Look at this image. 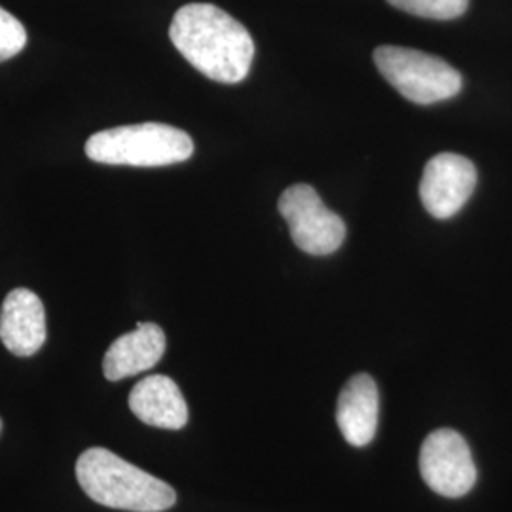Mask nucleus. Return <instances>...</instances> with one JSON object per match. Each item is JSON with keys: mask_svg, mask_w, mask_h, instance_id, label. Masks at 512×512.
Returning a JSON list of instances; mask_svg holds the SVG:
<instances>
[{"mask_svg": "<svg viewBox=\"0 0 512 512\" xmlns=\"http://www.w3.org/2000/svg\"><path fill=\"white\" fill-rule=\"evenodd\" d=\"M169 38L184 59L222 84L247 78L255 59L249 31L215 4H186L173 16Z\"/></svg>", "mask_w": 512, "mask_h": 512, "instance_id": "f257e3e1", "label": "nucleus"}, {"mask_svg": "<svg viewBox=\"0 0 512 512\" xmlns=\"http://www.w3.org/2000/svg\"><path fill=\"white\" fill-rule=\"evenodd\" d=\"M76 478L92 501L118 511L164 512L177 503V494L167 482L107 448L82 452L76 461Z\"/></svg>", "mask_w": 512, "mask_h": 512, "instance_id": "f03ea898", "label": "nucleus"}, {"mask_svg": "<svg viewBox=\"0 0 512 512\" xmlns=\"http://www.w3.org/2000/svg\"><path fill=\"white\" fill-rule=\"evenodd\" d=\"M86 154L97 164L164 167L186 162L194 154V141L183 129L147 122L95 133Z\"/></svg>", "mask_w": 512, "mask_h": 512, "instance_id": "7ed1b4c3", "label": "nucleus"}, {"mask_svg": "<svg viewBox=\"0 0 512 512\" xmlns=\"http://www.w3.org/2000/svg\"><path fill=\"white\" fill-rule=\"evenodd\" d=\"M374 63L385 80L416 105H435L461 92V74L437 55L401 46H380Z\"/></svg>", "mask_w": 512, "mask_h": 512, "instance_id": "20e7f679", "label": "nucleus"}, {"mask_svg": "<svg viewBox=\"0 0 512 512\" xmlns=\"http://www.w3.org/2000/svg\"><path fill=\"white\" fill-rule=\"evenodd\" d=\"M291 230L294 245L313 256L336 253L346 239V224L325 207L317 190L310 184L289 186L277 205Z\"/></svg>", "mask_w": 512, "mask_h": 512, "instance_id": "39448f33", "label": "nucleus"}, {"mask_svg": "<svg viewBox=\"0 0 512 512\" xmlns=\"http://www.w3.org/2000/svg\"><path fill=\"white\" fill-rule=\"evenodd\" d=\"M423 482L442 497L458 499L476 484V465L467 440L454 429H437L427 435L420 450Z\"/></svg>", "mask_w": 512, "mask_h": 512, "instance_id": "423d86ee", "label": "nucleus"}, {"mask_svg": "<svg viewBox=\"0 0 512 512\" xmlns=\"http://www.w3.org/2000/svg\"><path fill=\"white\" fill-rule=\"evenodd\" d=\"M475 186L476 167L473 162L459 154L442 152L433 156L423 169L421 203L431 217L450 219L469 202Z\"/></svg>", "mask_w": 512, "mask_h": 512, "instance_id": "0eeeda50", "label": "nucleus"}, {"mask_svg": "<svg viewBox=\"0 0 512 512\" xmlns=\"http://www.w3.org/2000/svg\"><path fill=\"white\" fill-rule=\"evenodd\" d=\"M0 340L18 357H31L46 342V310L29 289H14L0 311Z\"/></svg>", "mask_w": 512, "mask_h": 512, "instance_id": "6e6552de", "label": "nucleus"}, {"mask_svg": "<svg viewBox=\"0 0 512 512\" xmlns=\"http://www.w3.org/2000/svg\"><path fill=\"white\" fill-rule=\"evenodd\" d=\"M167 340L156 323H139L135 330L116 338L105 353L103 372L109 382L147 372L164 357Z\"/></svg>", "mask_w": 512, "mask_h": 512, "instance_id": "1a4fd4ad", "label": "nucleus"}, {"mask_svg": "<svg viewBox=\"0 0 512 512\" xmlns=\"http://www.w3.org/2000/svg\"><path fill=\"white\" fill-rule=\"evenodd\" d=\"M380 420V391L378 385L368 374H355L344 385L338 406H336V423L355 448L368 446L378 431Z\"/></svg>", "mask_w": 512, "mask_h": 512, "instance_id": "9d476101", "label": "nucleus"}, {"mask_svg": "<svg viewBox=\"0 0 512 512\" xmlns=\"http://www.w3.org/2000/svg\"><path fill=\"white\" fill-rule=\"evenodd\" d=\"M129 410L150 427L179 431L188 421V406L179 385L169 376L143 378L129 393Z\"/></svg>", "mask_w": 512, "mask_h": 512, "instance_id": "9b49d317", "label": "nucleus"}, {"mask_svg": "<svg viewBox=\"0 0 512 512\" xmlns=\"http://www.w3.org/2000/svg\"><path fill=\"white\" fill-rule=\"evenodd\" d=\"M406 14L427 19H456L465 14L469 0H387Z\"/></svg>", "mask_w": 512, "mask_h": 512, "instance_id": "f8f14e48", "label": "nucleus"}, {"mask_svg": "<svg viewBox=\"0 0 512 512\" xmlns=\"http://www.w3.org/2000/svg\"><path fill=\"white\" fill-rule=\"evenodd\" d=\"M27 44V31L19 19L0 8V63L18 55Z\"/></svg>", "mask_w": 512, "mask_h": 512, "instance_id": "ddd939ff", "label": "nucleus"}, {"mask_svg": "<svg viewBox=\"0 0 512 512\" xmlns=\"http://www.w3.org/2000/svg\"><path fill=\"white\" fill-rule=\"evenodd\" d=\"M0 433H2V420H0Z\"/></svg>", "mask_w": 512, "mask_h": 512, "instance_id": "4468645a", "label": "nucleus"}]
</instances>
